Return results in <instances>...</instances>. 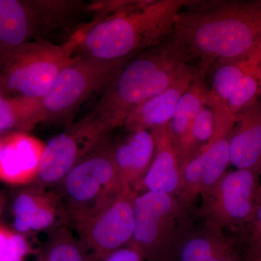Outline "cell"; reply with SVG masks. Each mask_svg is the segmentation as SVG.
<instances>
[{"instance_id":"6da1fadb","label":"cell","mask_w":261,"mask_h":261,"mask_svg":"<svg viewBox=\"0 0 261 261\" xmlns=\"http://www.w3.org/2000/svg\"><path fill=\"white\" fill-rule=\"evenodd\" d=\"M173 40L196 79L218 63L249 59L261 48V0H187Z\"/></svg>"},{"instance_id":"7a4b0ae2","label":"cell","mask_w":261,"mask_h":261,"mask_svg":"<svg viewBox=\"0 0 261 261\" xmlns=\"http://www.w3.org/2000/svg\"><path fill=\"white\" fill-rule=\"evenodd\" d=\"M187 0L125 1L78 32L75 51L101 61L127 62L171 35Z\"/></svg>"},{"instance_id":"3957f363","label":"cell","mask_w":261,"mask_h":261,"mask_svg":"<svg viewBox=\"0 0 261 261\" xmlns=\"http://www.w3.org/2000/svg\"><path fill=\"white\" fill-rule=\"evenodd\" d=\"M189 69L171 35L127 62L89 114L111 132L123 126L137 106L168 88Z\"/></svg>"},{"instance_id":"277c9868","label":"cell","mask_w":261,"mask_h":261,"mask_svg":"<svg viewBox=\"0 0 261 261\" xmlns=\"http://www.w3.org/2000/svg\"><path fill=\"white\" fill-rule=\"evenodd\" d=\"M197 211L187 209L177 196L159 192L137 194L135 230L130 244L147 261H176L181 244L193 231Z\"/></svg>"},{"instance_id":"5b68a950","label":"cell","mask_w":261,"mask_h":261,"mask_svg":"<svg viewBox=\"0 0 261 261\" xmlns=\"http://www.w3.org/2000/svg\"><path fill=\"white\" fill-rule=\"evenodd\" d=\"M78 32L62 44L39 41L0 57V85L7 97L41 99L76 49Z\"/></svg>"},{"instance_id":"8992f818","label":"cell","mask_w":261,"mask_h":261,"mask_svg":"<svg viewBox=\"0 0 261 261\" xmlns=\"http://www.w3.org/2000/svg\"><path fill=\"white\" fill-rule=\"evenodd\" d=\"M70 223L80 224L125 188L109 139L74 166L59 184Z\"/></svg>"},{"instance_id":"52a82bcc","label":"cell","mask_w":261,"mask_h":261,"mask_svg":"<svg viewBox=\"0 0 261 261\" xmlns=\"http://www.w3.org/2000/svg\"><path fill=\"white\" fill-rule=\"evenodd\" d=\"M126 63L72 57L40 99L42 123L69 116L94 92L104 90Z\"/></svg>"},{"instance_id":"ba28073f","label":"cell","mask_w":261,"mask_h":261,"mask_svg":"<svg viewBox=\"0 0 261 261\" xmlns=\"http://www.w3.org/2000/svg\"><path fill=\"white\" fill-rule=\"evenodd\" d=\"M80 10L77 1L0 0V57L64 25Z\"/></svg>"},{"instance_id":"9c48e42d","label":"cell","mask_w":261,"mask_h":261,"mask_svg":"<svg viewBox=\"0 0 261 261\" xmlns=\"http://www.w3.org/2000/svg\"><path fill=\"white\" fill-rule=\"evenodd\" d=\"M260 175L246 169L226 172L200 195L202 203L196 216L202 218L205 224L220 229L238 231L253 214Z\"/></svg>"},{"instance_id":"30bf717a","label":"cell","mask_w":261,"mask_h":261,"mask_svg":"<svg viewBox=\"0 0 261 261\" xmlns=\"http://www.w3.org/2000/svg\"><path fill=\"white\" fill-rule=\"evenodd\" d=\"M213 102L216 114L214 135L208 143L181 166V190L178 197L190 211H195L197 197L214 186L230 166V138L234 115L224 105L214 99Z\"/></svg>"},{"instance_id":"8fae6325","label":"cell","mask_w":261,"mask_h":261,"mask_svg":"<svg viewBox=\"0 0 261 261\" xmlns=\"http://www.w3.org/2000/svg\"><path fill=\"white\" fill-rule=\"evenodd\" d=\"M110 133L89 114L70 125L44 145L39 174L33 185H59L72 168L109 139Z\"/></svg>"},{"instance_id":"7c38bea8","label":"cell","mask_w":261,"mask_h":261,"mask_svg":"<svg viewBox=\"0 0 261 261\" xmlns=\"http://www.w3.org/2000/svg\"><path fill=\"white\" fill-rule=\"evenodd\" d=\"M125 187L92 216L75 226L79 238L96 261L129 245L135 230L134 200L137 195Z\"/></svg>"},{"instance_id":"4fadbf2b","label":"cell","mask_w":261,"mask_h":261,"mask_svg":"<svg viewBox=\"0 0 261 261\" xmlns=\"http://www.w3.org/2000/svg\"><path fill=\"white\" fill-rule=\"evenodd\" d=\"M13 227L21 234L51 230L70 222L61 196L46 187L31 185L21 187L13 200Z\"/></svg>"},{"instance_id":"5bb4252c","label":"cell","mask_w":261,"mask_h":261,"mask_svg":"<svg viewBox=\"0 0 261 261\" xmlns=\"http://www.w3.org/2000/svg\"><path fill=\"white\" fill-rule=\"evenodd\" d=\"M44 145L27 132L2 136L0 181L23 187L37 181Z\"/></svg>"},{"instance_id":"9a60e30c","label":"cell","mask_w":261,"mask_h":261,"mask_svg":"<svg viewBox=\"0 0 261 261\" xmlns=\"http://www.w3.org/2000/svg\"><path fill=\"white\" fill-rule=\"evenodd\" d=\"M150 132L154 140L153 159L135 192H159L178 197L181 190V166L168 124Z\"/></svg>"},{"instance_id":"2e32d148","label":"cell","mask_w":261,"mask_h":261,"mask_svg":"<svg viewBox=\"0 0 261 261\" xmlns=\"http://www.w3.org/2000/svg\"><path fill=\"white\" fill-rule=\"evenodd\" d=\"M195 79L192 70H187L168 88L137 106L125 120V130H152L168 124L178 101Z\"/></svg>"},{"instance_id":"e0dca14e","label":"cell","mask_w":261,"mask_h":261,"mask_svg":"<svg viewBox=\"0 0 261 261\" xmlns=\"http://www.w3.org/2000/svg\"><path fill=\"white\" fill-rule=\"evenodd\" d=\"M230 165L261 174V107L258 102L234 115Z\"/></svg>"},{"instance_id":"ac0fdd59","label":"cell","mask_w":261,"mask_h":261,"mask_svg":"<svg viewBox=\"0 0 261 261\" xmlns=\"http://www.w3.org/2000/svg\"><path fill=\"white\" fill-rule=\"evenodd\" d=\"M154 151V137L150 130L130 132L126 138L114 145L115 163L123 186L135 191L148 171Z\"/></svg>"},{"instance_id":"d6986e66","label":"cell","mask_w":261,"mask_h":261,"mask_svg":"<svg viewBox=\"0 0 261 261\" xmlns=\"http://www.w3.org/2000/svg\"><path fill=\"white\" fill-rule=\"evenodd\" d=\"M210 99V89L205 81L195 78L178 101L168 127L179 161L192 121L199 110Z\"/></svg>"},{"instance_id":"ffe728a7","label":"cell","mask_w":261,"mask_h":261,"mask_svg":"<svg viewBox=\"0 0 261 261\" xmlns=\"http://www.w3.org/2000/svg\"><path fill=\"white\" fill-rule=\"evenodd\" d=\"M237 248L236 240L225 234L224 230L205 224L193 230L178 250L176 261H207Z\"/></svg>"},{"instance_id":"44dd1931","label":"cell","mask_w":261,"mask_h":261,"mask_svg":"<svg viewBox=\"0 0 261 261\" xmlns=\"http://www.w3.org/2000/svg\"><path fill=\"white\" fill-rule=\"evenodd\" d=\"M42 123L40 99L7 97L0 101V137L27 132Z\"/></svg>"},{"instance_id":"7402d4cb","label":"cell","mask_w":261,"mask_h":261,"mask_svg":"<svg viewBox=\"0 0 261 261\" xmlns=\"http://www.w3.org/2000/svg\"><path fill=\"white\" fill-rule=\"evenodd\" d=\"M260 59L261 48L249 59L215 64L207 75V77H211L208 87L215 102L225 106L245 73L252 67L257 66Z\"/></svg>"},{"instance_id":"603a6c76","label":"cell","mask_w":261,"mask_h":261,"mask_svg":"<svg viewBox=\"0 0 261 261\" xmlns=\"http://www.w3.org/2000/svg\"><path fill=\"white\" fill-rule=\"evenodd\" d=\"M34 261H96L87 247L66 226L51 230Z\"/></svg>"},{"instance_id":"cb8c5ba5","label":"cell","mask_w":261,"mask_h":261,"mask_svg":"<svg viewBox=\"0 0 261 261\" xmlns=\"http://www.w3.org/2000/svg\"><path fill=\"white\" fill-rule=\"evenodd\" d=\"M216 118V108L211 95L210 100L201 107L192 121L180 160L181 166L211 140L214 134Z\"/></svg>"},{"instance_id":"d4e9b609","label":"cell","mask_w":261,"mask_h":261,"mask_svg":"<svg viewBox=\"0 0 261 261\" xmlns=\"http://www.w3.org/2000/svg\"><path fill=\"white\" fill-rule=\"evenodd\" d=\"M261 93V80L257 66L252 67L245 73L238 87L225 105L233 115L256 104Z\"/></svg>"},{"instance_id":"484cf974","label":"cell","mask_w":261,"mask_h":261,"mask_svg":"<svg viewBox=\"0 0 261 261\" xmlns=\"http://www.w3.org/2000/svg\"><path fill=\"white\" fill-rule=\"evenodd\" d=\"M29 249L23 234L0 225V261H25Z\"/></svg>"},{"instance_id":"4316f807","label":"cell","mask_w":261,"mask_h":261,"mask_svg":"<svg viewBox=\"0 0 261 261\" xmlns=\"http://www.w3.org/2000/svg\"><path fill=\"white\" fill-rule=\"evenodd\" d=\"M236 232L243 251L261 252V184L251 219Z\"/></svg>"},{"instance_id":"83f0119b","label":"cell","mask_w":261,"mask_h":261,"mask_svg":"<svg viewBox=\"0 0 261 261\" xmlns=\"http://www.w3.org/2000/svg\"><path fill=\"white\" fill-rule=\"evenodd\" d=\"M140 250L135 245L129 244L126 247L111 254L103 261H144Z\"/></svg>"},{"instance_id":"f1b7e54d","label":"cell","mask_w":261,"mask_h":261,"mask_svg":"<svg viewBox=\"0 0 261 261\" xmlns=\"http://www.w3.org/2000/svg\"><path fill=\"white\" fill-rule=\"evenodd\" d=\"M207 261H244V260L240 252L235 248L225 253L221 254L218 256L213 257Z\"/></svg>"},{"instance_id":"f546056e","label":"cell","mask_w":261,"mask_h":261,"mask_svg":"<svg viewBox=\"0 0 261 261\" xmlns=\"http://www.w3.org/2000/svg\"><path fill=\"white\" fill-rule=\"evenodd\" d=\"M240 254L244 261H261V252L243 251Z\"/></svg>"},{"instance_id":"4dcf8cb0","label":"cell","mask_w":261,"mask_h":261,"mask_svg":"<svg viewBox=\"0 0 261 261\" xmlns=\"http://www.w3.org/2000/svg\"><path fill=\"white\" fill-rule=\"evenodd\" d=\"M5 97H7L6 94H5L4 91L2 88L1 85H0V101L3 100Z\"/></svg>"},{"instance_id":"1f68e13d","label":"cell","mask_w":261,"mask_h":261,"mask_svg":"<svg viewBox=\"0 0 261 261\" xmlns=\"http://www.w3.org/2000/svg\"><path fill=\"white\" fill-rule=\"evenodd\" d=\"M257 72H258V75L261 80V59L260 62H259L258 65H257Z\"/></svg>"},{"instance_id":"d6a6232c","label":"cell","mask_w":261,"mask_h":261,"mask_svg":"<svg viewBox=\"0 0 261 261\" xmlns=\"http://www.w3.org/2000/svg\"><path fill=\"white\" fill-rule=\"evenodd\" d=\"M2 210H3V200H2L1 197H0V215L2 214Z\"/></svg>"},{"instance_id":"836d02e7","label":"cell","mask_w":261,"mask_h":261,"mask_svg":"<svg viewBox=\"0 0 261 261\" xmlns=\"http://www.w3.org/2000/svg\"><path fill=\"white\" fill-rule=\"evenodd\" d=\"M258 104L260 105V106L261 107V93H260V97H259V99H258Z\"/></svg>"},{"instance_id":"e575fe53","label":"cell","mask_w":261,"mask_h":261,"mask_svg":"<svg viewBox=\"0 0 261 261\" xmlns=\"http://www.w3.org/2000/svg\"><path fill=\"white\" fill-rule=\"evenodd\" d=\"M2 146V137H0V149H1Z\"/></svg>"}]
</instances>
